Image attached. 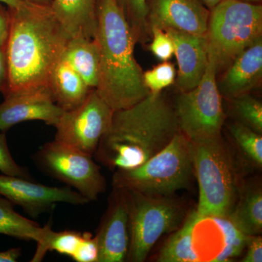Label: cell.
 I'll return each mask as SVG.
<instances>
[{"mask_svg":"<svg viewBox=\"0 0 262 262\" xmlns=\"http://www.w3.org/2000/svg\"><path fill=\"white\" fill-rule=\"evenodd\" d=\"M8 9V94L48 89L52 72L63 58L70 36L51 7L31 4L19 9Z\"/></svg>","mask_w":262,"mask_h":262,"instance_id":"1","label":"cell"},{"mask_svg":"<svg viewBox=\"0 0 262 262\" xmlns=\"http://www.w3.org/2000/svg\"><path fill=\"white\" fill-rule=\"evenodd\" d=\"M179 132L174 108L162 93H149L130 107L114 112L111 127L101 138L95 157L115 171L138 168Z\"/></svg>","mask_w":262,"mask_h":262,"instance_id":"2","label":"cell"},{"mask_svg":"<svg viewBox=\"0 0 262 262\" xmlns=\"http://www.w3.org/2000/svg\"><path fill=\"white\" fill-rule=\"evenodd\" d=\"M94 39L99 51L96 91L114 111L130 107L149 94L134 57L137 42L115 0H98Z\"/></svg>","mask_w":262,"mask_h":262,"instance_id":"3","label":"cell"},{"mask_svg":"<svg viewBox=\"0 0 262 262\" xmlns=\"http://www.w3.org/2000/svg\"><path fill=\"white\" fill-rule=\"evenodd\" d=\"M193 144L182 133L138 168L116 170L114 188L149 196H170L190 184L194 174Z\"/></svg>","mask_w":262,"mask_h":262,"instance_id":"4","label":"cell"},{"mask_svg":"<svg viewBox=\"0 0 262 262\" xmlns=\"http://www.w3.org/2000/svg\"><path fill=\"white\" fill-rule=\"evenodd\" d=\"M208 61L217 73L262 37L261 5L222 0L210 10L206 34Z\"/></svg>","mask_w":262,"mask_h":262,"instance_id":"5","label":"cell"},{"mask_svg":"<svg viewBox=\"0 0 262 262\" xmlns=\"http://www.w3.org/2000/svg\"><path fill=\"white\" fill-rule=\"evenodd\" d=\"M193 163L199 185L196 213L201 217L227 216L235 201L237 179L222 138L193 144Z\"/></svg>","mask_w":262,"mask_h":262,"instance_id":"6","label":"cell"},{"mask_svg":"<svg viewBox=\"0 0 262 262\" xmlns=\"http://www.w3.org/2000/svg\"><path fill=\"white\" fill-rule=\"evenodd\" d=\"M125 191L130 234L127 258L130 261H144L158 239L178 227L184 218V208L170 196Z\"/></svg>","mask_w":262,"mask_h":262,"instance_id":"7","label":"cell"},{"mask_svg":"<svg viewBox=\"0 0 262 262\" xmlns=\"http://www.w3.org/2000/svg\"><path fill=\"white\" fill-rule=\"evenodd\" d=\"M216 75L214 65L208 61L199 84L182 92L176 102L179 130L193 144L221 137L225 116Z\"/></svg>","mask_w":262,"mask_h":262,"instance_id":"8","label":"cell"},{"mask_svg":"<svg viewBox=\"0 0 262 262\" xmlns=\"http://www.w3.org/2000/svg\"><path fill=\"white\" fill-rule=\"evenodd\" d=\"M93 156L56 140L46 143L34 153L33 161L49 177L75 189L90 202L105 192L106 182Z\"/></svg>","mask_w":262,"mask_h":262,"instance_id":"9","label":"cell"},{"mask_svg":"<svg viewBox=\"0 0 262 262\" xmlns=\"http://www.w3.org/2000/svg\"><path fill=\"white\" fill-rule=\"evenodd\" d=\"M114 110L93 89L83 103L63 112L55 127V140L94 156L103 137L111 127Z\"/></svg>","mask_w":262,"mask_h":262,"instance_id":"10","label":"cell"},{"mask_svg":"<svg viewBox=\"0 0 262 262\" xmlns=\"http://www.w3.org/2000/svg\"><path fill=\"white\" fill-rule=\"evenodd\" d=\"M0 195L21 207L27 214L37 219L54 209L57 203L82 206L89 201L82 194L68 187H49L34 180L0 175Z\"/></svg>","mask_w":262,"mask_h":262,"instance_id":"11","label":"cell"},{"mask_svg":"<svg viewBox=\"0 0 262 262\" xmlns=\"http://www.w3.org/2000/svg\"><path fill=\"white\" fill-rule=\"evenodd\" d=\"M0 103V131L20 122L39 120L55 126L63 115L48 88L10 93Z\"/></svg>","mask_w":262,"mask_h":262,"instance_id":"12","label":"cell"},{"mask_svg":"<svg viewBox=\"0 0 262 262\" xmlns=\"http://www.w3.org/2000/svg\"><path fill=\"white\" fill-rule=\"evenodd\" d=\"M99 254L98 262H122L128 253L129 210L126 192L114 188L107 211L96 235Z\"/></svg>","mask_w":262,"mask_h":262,"instance_id":"13","label":"cell"},{"mask_svg":"<svg viewBox=\"0 0 262 262\" xmlns=\"http://www.w3.org/2000/svg\"><path fill=\"white\" fill-rule=\"evenodd\" d=\"M147 8L149 30L156 27L206 35L210 10L200 0H148Z\"/></svg>","mask_w":262,"mask_h":262,"instance_id":"14","label":"cell"},{"mask_svg":"<svg viewBox=\"0 0 262 262\" xmlns=\"http://www.w3.org/2000/svg\"><path fill=\"white\" fill-rule=\"evenodd\" d=\"M174 43L178 63L176 84L181 92L190 91L201 82L208 63L206 35H196L173 29H166Z\"/></svg>","mask_w":262,"mask_h":262,"instance_id":"15","label":"cell"},{"mask_svg":"<svg viewBox=\"0 0 262 262\" xmlns=\"http://www.w3.org/2000/svg\"><path fill=\"white\" fill-rule=\"evenodd\" d=\"M262 77V37L234 58L218 84L221 95L233 99L247 94Z\"/></svg>","mask_w":262,"mask_h":262,"instance_id":"16","label":"cell"},{"mask_svg":"<svg viewBox=\"0 0 262 262\" xmlns=\"http://www.w3.org/2000/svg\"><path fill=\"white\" fill-rule=\"evenodd\" d=\"M98 0H53L52 11L70 37L94 39Z\"/></svg>","mask_w":262,"mask_h":262,"instance_id":"17","label":"cell"},{"mask_svg":"<svg viewBox=\"0 0 262 262\" xmlns=\"http://www.w3.org/2000/svg\"><path fill=\"white\" fill-rule=\"evenodd\" d=\"M48 89L55 103L64 112L80 106L93 90L63 58L52 72Z\"/></svg>","mask_w":262,"mask_h":262,"instance_id":"18","label":"cell"},{"mask_svg":"<svg viewBox=\"0 0 262 262\" xmlns=\"http://www.w3.org/2000/svg\"><path fill=\"white\" fill-rule=\"evenodd\" d=\"M63 58L91 89H96L99 74V51L94 39L70 38Z\"/></svg>","mask_w":262,"mask_h":262,"instance_id":"19","label":"cell"},{"mask_svg":"<svg viewBox=\"0 0 262 262\" xmlns=\"http://www.w3.org/2000/svg\"><path fill=\"white\" fill-rule=\"evenodd\" d=\"M201 216L193 211L184 225L167 241L160 250L157 261L160 262L201 261L194 246L193 232Z\"/></svg>","mask_w":262,"mask_h":262,"instance_id":"20","label":"cell"},{"mask_svg":"<svg viewBox=\"0 0 262 262\" xmlns=\"http://www.w3.org/2000/svg\"><path fill=\"white\" fill-rule=\"evenodd\" d=\"M236 227L248 236L258 235L262 229L261 187H251L241 194L235 207L228 215Z\"/></svg>","mask_w":262,"mask_h":262,"instance_id":"21","label":"cell"},{"mask_svg":"<svg viewBox=\"0 0 262 262\" xmlns=\"http://www.w3.org/2000/svg\"><path fill=\"white\" fill-rule=\"evenodd\" d=\"M15 205L0 195V234L37 243L42 234L39 224L15 211Z\"/></svg>","mask_w":262,"mask_h":262,"instance_id":"22","label":"cell"},{"mask_svg":"<svg viewBox=\"0 0 262 262\" xmlns=\"http://www.w3.org/2000/svg\"><path fill=\"white\" fill-rule=\"evenodd\" d=\"M42 228V236L37 243V250L31 261H42L48 251H56L72 257L80 244L82 232L75 230L55 232L52 229L51 222Z\"/></svg>","mask_w":262,"mask_h":262,"instance_id":"23","label":"cell"},{"mask_svg":"<svg viewBox=\"0 0 262 262\" xmlns=\"http://www.w3.org/2000/svg\"><path fill=\"white\" fill-rule=\"evenodd\" d=\"M130 26L136 42H144L151 35L147 22L148 0H115Z\"/></svg>","mask_w":262,"mask_h":262,"instance_id":"24","label":"cell"},{"mask_svg":"<svg viewBox=\"0 0 262 262\" xmlns=\"http://www.w3.org/2000/svg\"><path fill=\"white\" fill-rule=\"evenodd\" d=\"M220 226L225 237V248L220 254L215 258V261H227L237 257L244 248L248 235L245 234L232 223L228 215L222 217H212Z\"/></svg>","mask_w":262,"mask_h":262,"instance_id":"25","label":"cell"},{"mask_svg":"<svg viewBox=\"0 0 262 262\" xmlns=\"http://www.w3.org/2000/svg\"><path fill=\"white\" fill-rule=\"evenodd\" d=\"M229 132L245 156L255 165H262V136L241 122L229 125Z\"/></svg>","mask_w":262,"mask_h":262,"instance_id":"26","label":"cell"},{"mask_svg":"<svg viewBox=\"0 0 262 262\" xmlns=\"http://www.w3.org/2000/svg\"><path fill=\"white\" fill-rule=\"evenodd\" d=\"M234 113L239 122L259 134H262V103L249 94L232 99Z\"/></svg>","mask_w":262,"mask_h":262,"instance_id":"27","label":"cell"},{"mask_svg":"<svg viewBox=\"0 0 262 262\" xmlns=\"http://www.w3.org/2000/svg\"><path fill=\"white\" fill-rule=\"evenodd\" d=\"M177 71L173 63L163 61L151 70L143 72V81L151 94H160L175 82Z\"/></svg>","mask_w":262,"mask_h":262,"instance_id":"28","label":"cell"},{"mask_svg":"<svg viewBox=\"0 0 262 262\" xmlns=\"http://www.w3.org/2000/svg\"><path fill=\"white\" fill-rule=\"evenodd\" d=\"M0 172L5 175L34 180L28 168L18 165L13 159L4 131H0Z\"/></svg>","mask_w":262,"mask_h":262,"instance_id":"29","label":"cell"},{"mask_svg":"<svg viewBox=\"0 0 262 262\" xmlns=\"http://www.w3.org/2000/svg\"><path fill=\"white\" fill-rule=\"evenodd\" d=\"M151 40L149 50L162 61H168L174 56V43L168 32L163 29L153 27L150 29Z\"/></svg>","mask_w":262,"mask_h":262,"instance_id":"30","label":"cell"},{"mask_svg":"<svg viewBox=\"0 0 262 262\" xmlns=\"http://www.w3.org/2000/svg\"><path fill=\"white\" fill-rule=\"evenodd\" d=\"M98 254L99 249L96 237L91 232H84L75 253L71 258L77 262H98Z\"/></svg>","mask_w":262,"mask_h":262,"instance_id":"31","label":"cell"},{"mask_svg":"<svg viewBox=\"0 0 262 262\" xmlns=\"http://www.w3.org/2000/svg\"><path fill=\"white\" fill-rule=\"evenodd\" d=\"M247 252L243 258L244 262L262 261V239L258 235L248 236Z\"/></svg>","mask_w":262,"mask_h":262,"instance_id":"32","label":"cell"},{"mask_svg":"<svg viewBox=\"0 0 262 262\" xmlns=\"http://www.w3.org/2000/svg\"><path fill=\"white\" fill-rule=\"evenodd\" d=\"M9 91L8 60L6 47L0 48V93L6 96Z\"/></svg>","mask_w":262,"mask_h":262,"instance_id":"33","label":"cell"},{"mask_svg":"<svg viewBox=\"0 0 262 262\" xmlns=\"http://www.w3.org/2000/svg\"><path fill=\"white\" fill-rule=\"evenodd\" d=\"M10 15L9 9L0 5V48L6 47L9 36Z\"/></svg>","mask_w":262,"mask_h":262,"instance_id":"34","label":"cell"},{"mask_svg":"<svg viewBox=\"0 0 262 262\" xmlns=\"http://www.w3.org/2000/svg\"><path fill=\"white\" fill-rule=\"evenodd\" d=\"M21 254L20 248H12L7 251H0V262H16Z\"/></svg>","mask_w":262,"mask_h":262,"instance_id":"35","label":"cell"},{"mask_svg":"<svg viewBox=\"0 0 262 262\" xmlns=\"http://www.w3.org/2000/svg\"><path fill=\"white\" fill-rule=\"evenodd\" d=\"M0 3H3L7 5L8 8H11V9H19L32 4L26 0H0Z\"/></svg>","mask_w":262,"mask_h":262,"instance_id":"36","label":"cell"},{"mask_svg":"<svg viewBox=\"0 0 262 262\" xmlns=\"http://www.w3.org/2000/svg\"><path fill=\"white\" fill-rule=\"evenodd\" d=\"M26 1L34 5L51 7L53 0H26Z\"/></svg>","mask_w":262,"mask_h":262,"instance_id":"37","label":"cell"},{"mask_svg":"<svg viewBox=\"0 0 262 262\" xmlns=\"http://www.w3.org/2000/svg\"><path fill=\"white\" fill-rule=\"evenodd\" d=\"M205 6L207 7L209 10H211L213 7L215 6L219 3L222 0H200Z\"/></svg>","mask_w":262,"mask_h":262,"instance_id":"38","label":"cell"},{"mask_svg":"<svg viewBox=\"0 0 262 262\" xmlns=\"http://www.w3.org/2000/svg\"><path fill=\"white\" fill-rule=\"evenodd\" d=\"M238 1L246 2V3H255L261 2V0H238Z\"/></svg>","mask_w":262,"mask_h":262,"instance_id":"39","label":"cell"}]
</instances>
